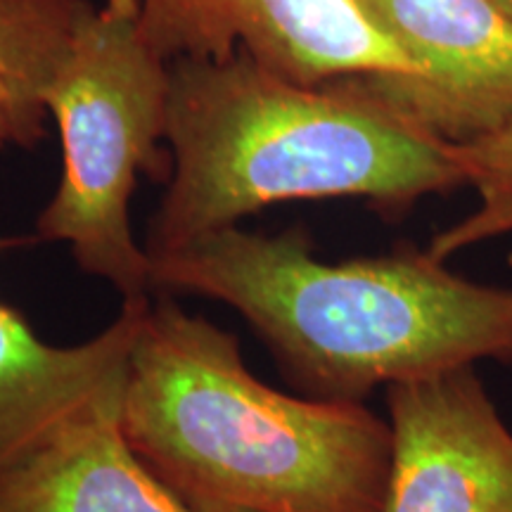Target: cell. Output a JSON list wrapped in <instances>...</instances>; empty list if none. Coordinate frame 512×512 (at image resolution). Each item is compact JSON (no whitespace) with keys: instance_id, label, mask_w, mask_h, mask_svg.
Returning a JSON list of instances; mask_svg holds the SVG:
<instances>
[{"instance_id":"4","label":"cell","mask_w":512,"mask_h":512,"mask_svg":"<svg viewBox=\"0 0 512 512\" xmlns=\"http://www.w3.org/2000/svg\"><path fill=\"white\" fill-rule=\"evenodd\" d=\"M62 143V178L38 219V240L72 249L83 273L124 302L155 290L152 256L131 226L143 169H159L169 64L147 48L138 10L88 8L46 91Z\"/></svg>"},{"instance_id":"1","label":"cell","mask_w":512,"mask_h":512,"mask_svg":"<svg viewBox=\"0 0 512 512\" xmlns=\"http://www.w3.org/2000/svg\"><path fill=\"white\" fill-rule=\"evenodd\" d=\"M150 256L155 290L238 311L311 399L363 403L477 361L512 366V290L467 280L430 249L328 264L302 228L230 226Z\"/></svg>"},{"instance_id":"12","label":"cell","mask_w":512,"mask_h":512,"mask_svg":"<svg viewBox=\"0 0 512 512\" xmlns=\"http://www.w3.org/2000/svg\"><path fill=\"white\" fill-rule=\"evenodd\" d=\"M197 512H249L240 508H230V505H219V503H197L192 505Z\"/></svg>"},{"instance_id":"5","label":"cell","mask_w":512,"mask_h":512,"mask_svg":"<svg viewBox=\"0 0 512 512\" xmlns=\"http://www.w3.org/2000/svg\"><path fill=\"white\" fill-rule=\"evenodd\" d=\"M418 74L351 76L356 91L441 143L512 124V19L494 0H356Z\"/></svg>"},{"instance_id":"14","label":"cell","mask_w":512,"mask_h":512,"mask_svg":"<svg viewBox=\"0 0 512 512\" xmlns=\"http://www.w3.org/2000/svg\"><path fill=\"white\" fill-rule=\"evenodd\" d=\"M494 3L505 12V15L512 19V0H494Z\"/></svg>"},{"instance_id":"10","label":"cell","mask_w":512,"mask_h":512,"mask_svg":"<svg viewBox=\"0 0 512 512\" xmlns=\"http://www.w3.org/2000/svg\"><path fill=\"white\" fill-rule=\"evenodd\" d=\"M88 0H5L0 8V147L43 136L46 91Z\"/></svg>"},{"instance_id":"11","label":"cell","mask_w":512,"mask_h":512,"mask_svg":"<svg viewBox=\"0 0 512 512\" xmlns=\"http://www.w3.org/2000/svg\"><path fill=\"white\" fill-rule=\"evenodd\" d=\"M465 181L477 192V207L430 242V254L448 261L482 242L512 235V124L477 143L456 147Z\"/></svg>"},{"instance_id":"3","label":"cell","mask_w":512,"mask_h":512,"mask_svg":"<svg viewBox=\"0 0 512 512\" xmlns=\"http://www.w3.org/2000/svg\"><path fill=\"white\" fill-rule=\"evenodd\" d=\"M121 427L185 503L249 512H382L392 427L358 401H320L249 373L230 332L147 302L128 354Z\"/></svg>"},{"instance_id":"13","label":"cell","mask_w":512,"mask_h":512,"mask_svg":"<svg viewBox=\"0 0 512 512\" xmlns=\"http://www.w3.org/2000/svg\"><path fill=\"white\" fill-rule=\"evenodd\" d=\"M105 5H110V8H117V10H138L136 0H107Z\"/></svg>"},{"instance_id":"7","label":"cell","mask_w":512,"mask_h":512,"mask_svg":"<svg viewBox=\"0 0 512 512\" xmlns=\"http://www.w3.org/2000/svg\"><path fill=\"white\" fill-rule=\"evenodd\" d=\"M382 512H512V430L475 366L387 387Z\"/></svg>"},{"instance_id":"6","label":"cell","mask_w":512,"mask_h":512,"mask_svg":"<svg viewBox=\"0 0 512 512\" xmlns=\"http://www.w3.org/2000/svg\"><path fill=\"white\" fill-rule=\"evenodd\" d=\"M138 29L166 64L245 50L278 76L323 86L368 74H418L356 0H136Z\"/></svg>"},{"instance_id":"15","label":"cell","mask_w":512,"mask_h":512,"mask_svg":"<svg viewBox=\"0 0 512 512\" xmlns=\"http://www.w3.org/2000/svg\"><path fill=\"white\" fill-rule=\"evenodd\" d=\"M3 5H5V0H0V8H3Z\"/></svg>"},{"instance_id":"8","label":"cell","mask_w":512,"mask_h":512,"mask_svg":"<svg viewBox=\"0 0 512 512\" xmlns=\"http://www.w3.org/2000/svg\"><path fill=\"white\" fill-rule=\"evenodd\" d=\"M24 242L0 238V254ZM147 302L150 297L128 299L100 335L76 347L43 342L12 306L0 302V472L124 384Z\"/></svg>"},{"instance_id":"2","label":"cell","mask_w":512,"mask_h":512,"mask_svg":"<svg viewBox=\"0 0 512 512\" xmlns=\"http://www.w3.org/2000/svg\"><path fill=\"white\" fill-rule=\"evenodd\" d=\"M171 178L147 238L162 254L278 202L366 200L408 214L467 185L456 147L339 79L302 86L245 50L169 64Z\"/></svg>"},{"instance_id":"9","label":"cell","mask_w":512,"mask_h":512,"mask_svg":"<svg viewBox=\"0 0 512 512\" xmlns=\"http://www.w3.org/2000/svg\"><path fill=\"white\" fill-rule=\"evenodd\" d=\"M121 392L100 396L0 472V512H197L128 444Z\"/></svg>"}]
</instances>
